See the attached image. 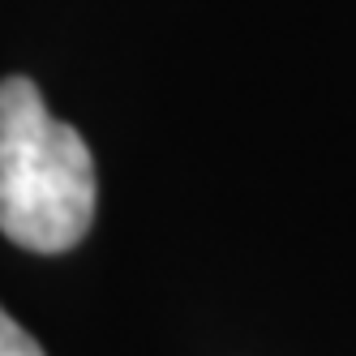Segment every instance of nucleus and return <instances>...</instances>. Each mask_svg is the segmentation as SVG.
I'll use <instances>...</instances> for the list:
<instances>
[{"label": "nucleus", "instance_id": "obj_1", "mask_svg": "<svg viewBox=\"0 0 356 356\" xmlns=\"http://www.w3.org/2000/svg\"><path fill=\"white\" fill-rule=\"evenodd\" d=\"M95 219V159L31 78L0 82V232L31 253L73 249Z\"/></svg>", "mask_w": 356, "mask_h": 356}, {"label": "nucleus", "instance_id": "obj_2", "mask_svg": "<svg viewBox=\"0 0 356 356\" xmlns=\"http://www.w3.org/2000/svg\"><path fill=\"white\" fill-rule=\"evenodd\" d=\"M0 356H43V348H39L5 309H0Z\"/></svg>", "mask_w": 356, "mask_h": 356}]
</instances>
